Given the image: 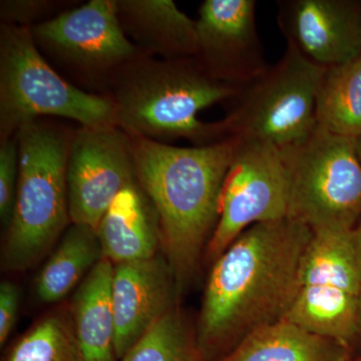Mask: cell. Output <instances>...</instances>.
Masks as SVG:
<instances>
[{"label":"cell","instance_id":"cell-1","mask_svg":"<svg viewBox=\"0 0 361 361\" xmlns=\"http://www.w3.org/2000/svg\"><path fill=\"white\" fill-rule=\"evenodd\" d=\"M312 234L292 218L258 223L214 261L195 326L203 361L222 360L253 332L284 319L302 286Z\"/></svg>","mask_w":361,"mask_h":361},{"label":"cell","instance_id":"cell-2","mask_svg":"<svg viewBox=\"0 0 361 361\" xmlns=\"http://www.w3.org/2000/svg\"><path fill=\"white\" fill-rule=\"evenodd\" d=\"M130 137L137 183L155 210L163 254L182 294L219 220L221 195L239 140L176 147Z\"/></svg>","mask_w":361,"mask_h":361},{"label":"cell","instance_id":"cell-3","mask_svg":"<svg viewBox=\"0 0 361 361\" xmlns=\"http://www.w3.org/2000/svg\"><path fill=\"white\" fill-rule=\"evenodd\" d=\"M242 87L211 77L195 58H144L121 73L106 97L116 125L132 137L166 142L186 139L206 146L231 137L223 120L204 122L199 114L231 101Z\"/></svg>","mask_w":361,"mask_h":361},{"label":"cell","instance_id":"cell-4","mask_svg":"<svg viewBox=\"0 0 361 361\" xmlns=\"http://www.w3.org/2000/svg\"><path fill=\"white\" fill-rule=\"evenodd\" d=\"M73 132L51 118L30 121L16 132L18 192L2 243L4 272L35 267L71 224L66 164Z\"/></svg>","mask_w":361,"mask_h":361},{"label":"cell","instance_id":"cell-5","mask_svg":"<svg viewBox=\"0 0 361 361\" xmlns=\"http://www.w3.org/2000/svg\"><path fill=\"white\" fill-rule=\"evenodd\" d=\"M42 118H68L82 127L116 125L110 97L66 80L40 54L30 28L0 25V140Z\"/></svg>","mask_w":361,"mask_h":361},{"label":"cell","instance_id":"cell-6","mask_svg":"<svg viewBox=\"0 0 361 361\" xmlns=\"http://www.w3.org/2000/svg\"><path fill=\"white\" fill-rule=\"evenodd\" d=\"M40 54L78 89L106 96L144 54L123 32L115 0H90L30 28Z\"/></svg>","mask_w":361,"mask_h":361},{"label":"cell","instance_id":"cell-7","mask_svg":"<svg viewBox=\"0 0 361 361\" xmlns=\"http://www.w3.org/2000/svg\"><path fill=\"white\" fill-rule=\"evenodd\" d=\"M281 152L288 174V218L313 230L351 231L361 218L355 139L317 126L307 139Z\"/></svg>","mask_w":361,"mask_h":361},{"label":"cell","instance_id":"cell-8","mask_svg":"<svg viewBox=\"0 0 361 361\" xmlns=\"http://www.w3.org/2000/svg\"><path fill=\"white\" fill-rule=\"evenodd\" d=\"M326 68L290 47L274 66L244 85L223 118L231 137L269 142L283 151L317 127L316 97Z\"/></svg>","mask_w":361,"mask_h":361},{"label":"cell","instance_id":"cell-9","mask_svg":"<svg viewBox=\"0 0 361 361\" xmlns=\"http://www.w3.org/2000/svg\"><path fill=\"white\" fill-rule=\"evenodd\" d=\"M238 140L221 195L219 220L204 255L209 262L251 226L288 218L289 183L283 154L269 142Z\"/></svg>","mask_w":361,"mask_h":361},{"label":"cell","instance_id":"cell-10","mask_svg":"<svg viewBox=\"0 0 361 361\" xmlns=\"http://www.w3.org/2000/svg\"><path fill=\"white\" fill-rule=\"evenodd\" d=\"M135 182L132 140L125 130L116 125L75 129L66 164L71 223L97 231L116 197Z\"/></svg>","mask_w":361,"mask_h":361},{"label":"cell","instance_id":"cell-11","mask_svg":"<svg viewBox=\"0 0 361 361\" xmlns=\"http://www.w3.org/2000/svg\"><path fill=\"white\" fill-rule=\"evenodd\" d=\"M256 7L255 0H205L199 7L195 59L215 80L243 87L269 68Z\"/></svg>","mask_w":361,"mask_h":361},{"label":"cell","instance_id":"cell-12","mask_svg":"<svg viewBox=\"0 0 361 361\" xmlns=\"http://www.w3.org/2000/svg\"><path fill=\"white\" fill-rule=\"evenodd\" d=\"M277 23L287 47L323 68L361 56V1L283 0Z\"/></svg>","mask_w":361,"mask_h":361},{"label":"cell","instance_id":"cell-13","mask_svg":"<svg viewBox=\"0 0 361 361\" xmlns=\"http://www.w3.org/2000/svg\"><path fill=\"white\" fill-rule=\"evenodd\" d=\"M180 292L164 254L114 266L111 301L120 361L145 332L178 306Z\"/></svg>","mask_w":361,"mask_h":361},{"label":"cell","instance_id":"cell-14","mask_svg":"<svg viewBox=\"0 0 361 361\" xmlns=\"http://www.w3.org/2000/svg\"><path fill=\"white\" fill-rule=\"evenodd\" d=\"M123 32L148 58H195L196 20L173 0H115Z\"/></svg>","mask_w":361,"mask_h":361},{"label":"cell","instance_id":"cell-15","mask_svg":"<svg viewBox=\"0 0 361 361\" xmlns=\"http://www.w3.org/2000/svg\"><path fill=\"white\" fill-rule=\"evenodd\" d=\"M103 257L114 265L145 260L159 253L158 218L139 183L123 189L97 226Z\"/></svg>","mask_w":361,"mask_h":361},{"label":"cell","instance_id":"cell-16","mask_svg":"<svg viewBox=\"0 0 361 361\" xmlns=\"http://www.w3.org/2000/svg\"><path fill=\"white\" fill-rule=\"evenodd\" d=\"M114 266L102 259L71 298L68 310L82 361H118L111 301Z\"/></svg>","mask_w":361,"mask_h":361},{"label":"cell","instance_id":"cell-17","mask_svg":"<svg viewBox=\"0 0 361 361\" xmlns=\"http://www.w3.org/2000/svg\"><path fill=\"white\" fill-rule=\"evenodd\" d=\"M218 361H353L338 342L285 320L258 329Z\"/></svg>","mask_w":361,"mask_h":361},{"label":"cell","instance_id":"cell-18","mask_svg":"<svg viewBox=\"0 0 361 361\" xmlns=\"http://www.w3.org/2000/svg\"><path fill=\"white\" fill-rule=\"evenodd\" d=\"M283 320L349 349L360 337L357 296L336 287L302 285Z\"/></svg>","mask_w":361,"mask_h":361},{"label":"cell","instance_id":"cell-19","mask_svg":"<svg viewBox=\"0 0 361 361\" xmlns=\"http://www.w3.org/2000/svg\"><path fill=\"white\" fill-rule=\"evenodd\" d=\"M103 258L96 230L71 223L37 276L35 291L39 300H63Z\"/></svg>","mask_w":361,"mask_h":361},{"label":"cell","instance_id":"cell-20","mask_svg":"<svg viewBox=\"0 0 361 361\" xmlns=\"http://www.w3.org/2000/svg\"><path fill=\"white\" fill-rule=\"evenodd\" d=\"M301 284L336 287L358 295L361 267L353 246L351 231L313 230L312 237L304 254Z\"/></svg>","mask_w":361,"mask_h":361},{"label":"cell","instance_id":"cell-21","mask_svg":"<svg viewBox=\"0 0 361 361\" xmlns=\"http://www.w3.org/2000/svg\"><path fill=\"white\" fill-rule=\"evenodd\" d=\"M316 123L334 134L361 135V56L326 68L316 97Z\"/></svg>","mask_w":361,"mask_h":361},{"label":"cell","instance_id":"cell-22","mask_svg":"<svg viewBox=\"0 0 361 361\" xmlns=\"http://www.w3.org/2000/svg\"><path fill=\"white\" fill-rule=\"evenodd\" d=\"M120 361H203L195 327L180 307L145 332Z\"/></svg>","mask_w":361,"mask_h":361},{"label":"cell","instance_id":"cell-23","mask_svg":"<svg viewBox=\"0 0 361 361\" xmlns=\"http://www.w3.org/2000/svg\"><path fill=\"white\" fill-rule=\"evenodd\" d=\"M4 361H82L70 310L39 320L13 344Z\"/></svg>","mask_w":361,"mask_h":361},{"label":"cell","instance_id":"cell-24","mask_svg":"<svg viewBox=\"0 0 361 361\" xmlns=\"http://www.w3.org/2000/svg\"><path fill=\"white\" fill-rule=\"evenodd\" d=\"M78 4L75 0H1L0 25L30 30Z\"/></svg>","mask_w":361,"mask_h":361},{"label":"cell","instance_id":"cell-25","mask_svg":"<svg viewBox=\"0 0 361 361\" xmlns=\"http://www.w3.org/2000/svg\"><path fill=\"white\" fill-rule=\"evenodd\" d=\"M18 180V142L16 135L0 140V222L6 233L13 219Z\"/></svg>","mask_w":361,"mask_h":361},{"label":"cell","instance_id":"cell-26","mask_svg":"<svg viewBox=\"0 0 361 361\" xmlns=\"http://www.w3.org/2000/svg\"><path fill=\"white\" fill-rule=\"evenodd\" d=\"M20 287L11 281H2L0 284V345L4 346L18 320L20 308Z\"/></svg>","mask_w":361,"mask_h":361},{"label":"cell","instance_id":"cell-27","mask_svg":"<svg viewBox=\"0 0 361 361\" xmlns=\"http://www.w3.org/2000/svg\"><path fill=\"white\" fill-rule=\"evenodd\" d=\"M351 237H353V246H355L356 256L361 267V218L355 227L351 230Z\"/></svg>","mask_w":361,"mask_h":361},{"label":"cell","instance_id":"cell-28","mask_svg":"<svg viewBox=\"0 0 361 361\" xmlns=\"http://www.w3.org/2000/svg\"><path fill=\"white\" fill-rule=\"evenodd\" d=\"M357 305H358V324H360V334L361 336V285L360 292L357 295Z\"/></svg>","mask_w":361,"mask_h":361},{"label":"cell","instance_id":"cell-29","mask_svg":"<svg viewBox=\"0 0 361 361\" xmlns=\"http://www.w3.org/2000/svg\"><path fill=\"white\" fill-rule=\"evenodd\" d=\"M356 152H357L358 158H360L361 163V135L355 139Z\"/></svg>","mask_w":361,"mask_h":361},{"label":"cell","instance_id":"cell-30","mask_svg":"<svg viewBox=\"0 0 361 361\" xmlns=\"http://www.w3.org/2000/svg\"><path fill=\"white\" fill-rule=\"evenodd\" d=\"M353 361H361V357H360V358H357V360H353Z\"/></svg>","mask_w":361,"mask_h":361}]
</instances>
